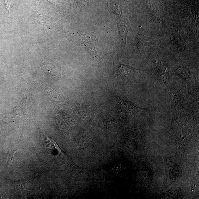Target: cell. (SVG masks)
<instances>
[{
	"mask_svg": "<svg viewBox=\"0 0 199 199\" xmlns=\"http://www.w3.org/2000/svg\"><path fill=\"white\" fill-rule=\"evenodd\" d=\"M46 92L47 94L51 96L55 100H58L59 99L60 97L59 95L52 88L50 87L47 88Z\"/></svg>",
	"mask_w": 199,
	"mask_h": 199,
	"instance_id": "cell-4",
	"label": "cell"
},
{
	"mask_svg": "<svg viewBox=\"0 0 199 199\" xmlns=\"http://www.w3.org/2000/svg\"></svg>",
	"mask_w": 199,
	"mask_h": 199,
	"instance_id": "cell-7",
	"label": "cell"
},
{
	"mask_svg": "<svg viewBox=\"0 0 199 199\" xmlns=\"http://www.w3.org/2000/svg\"><path fill=\"white\" fill-rule=\"evenodd\" d=\"M155 74L156 79L163 87L166 88L169 85V75L165 68L158 67L156 69Z\"/></svg>",
	"mask_w": 199,
	"mask_h": 199,
	"instance_id": "cell-2",
	"label": "cell"
},
{
	"mask_svg": "<svg viewBox=\"0 0 199 199\" xmlns=\"http://www.w3.org/2000/svg\"><path fill=\"white\" fill-rule=\"evenodd\" d=\"M137 71V70L135 69L119 63L117 69V74L118 76H129L130 75Z\"/></svg>",
	"mask_w": 199,
	"mask_h": 199,
	"instance_id": "cell-3",
	"label": "cell"
},
{
	"mask_svg": "<svg viewBox=\"0 0 199 199\" xmlns=\"http://www.w3.org/2000/svg\"><path fill=\"white\" fill-rule=\"evenodd\" d=\"M121 165H117V166H115L114 168L113 169L114 171L116 172H118L122 170Z\"/></svg>",
	"mask_w": 199,
	"mask_h": 199,
	"instance_id": "cell-6",
	"label": "cell"
},
{
	"mask_svg": "<svg viewBox=\"0 0 199 199\" xmlns=\"http://www.w3.org/2000/svg\"><path fill=\"white\" fill-rule=\"evenodd\" d=\"M183 97L179 91H178L170 98V104L173 114L180 113L183 108Z\"/></svg>",
	"mask_w": 199,
	"mask_h": 199,
	"instance_id": "cell-1",
	"label": "cell"
},
{
	"mask_svg": "<svg viewBox=\"0 0 199 199\" xmlns=\"http://www.w3.org/2000/svg\"><path fill=\"white\" fill-rule=\"evenodd\" d=\"M17 151H15L14 152L11 153L9 154L8 156H7V158L6 159V161L8 163H11L12 161H13L14 158V155L16 152H17Z\"/></svg>",
	"mask_w": 199,
	"mask_h": 199,
	"instance_id": "cell-5",
	"label": "cell"
}]
</instances>
